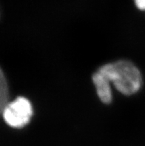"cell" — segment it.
<instances>
[{
    "instance_id": "277c9868",
    "label": "cell",
    "mask_w": 145,
    "mask_h": 146,
    "mask_svg": "<svg viewBox=\"0 0 145 146\" xmlns=\"http://www.w3.org/2000/svg\"><path fill=\"white\" fill-rule=\"evenodd\" d=\"M135 4L138 9L145 11V0H135Z\"/></svg>"
},
{
    "instance_id": "6da1fadb",
    "label": "cell",
    "mask_w": 145,
    "mask_h": 146,
    "mask_svg": "<svg viewBox=\"0 0 145 146\" xmlns=\"http://www.w3.org/2000/svg\"><path fill=\"white\" fill-rule=\"evenodd\" d=\"M114 85L116 90L124 95L136 94L142 86V74L135 65L127 60L108 63L99 69Z\"/></svg>"
},
{
    "instance_id": "7a4b0ae2",
    "label": "cell",
    "mask_w": 145,
    "mask_h": 146,
    "mask_svg": "<svg viewBox=\"0 0 145 146\" xmlns=\"http://www.w3.org/2000/svg\"><path fill=\"white\" fill-rule=\"evenodd\" d=\"M2 116L9 126L22 128L30 120L33 116V107L28 99L20 96L5 106Z\"/></svg>"
},
{
    "instance_id": "3957f363",
    "label": "cell",
    "mask_w": 145,
    "mask_h": 146,
    "mask_svg": "<svg viewBox=\"0 0 145 146\" xmlns=\"http://www.w3.org/2000/svg\"><path fill=\"white\" fill-rule=\"evenodd\" d=\"M93 82L96 86L99 98L104 103H110L112 100L111 82L99 70L93 75Z\"/></svg>"
}]
</instances>
